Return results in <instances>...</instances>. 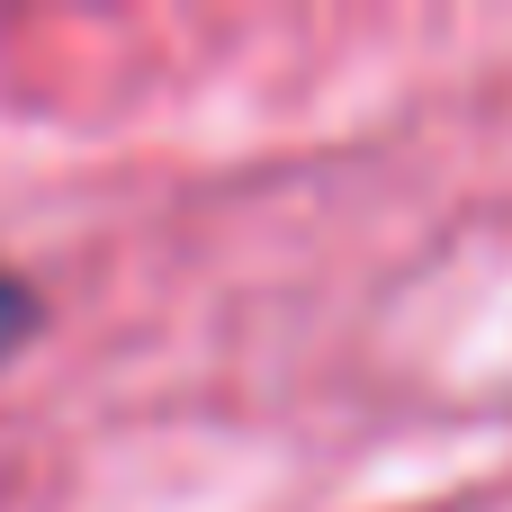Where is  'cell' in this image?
I'll list each match as a JSON object with an SVG mask.
<instances>
[{
	"mask_svg": "<svg viewBox=\"0 0 512 512\" xmlns=\"http://www.w3.org/2000/svg\"><path fill=\"white\" fill-rule=\"evenodd\" d=\"M36 324H45V306H36V288H27L18 270H0V360H9V351H18V342H27Z\"/></svg>",
	"mask_w": 512,
	"mask_h": 512,
	"instance_id": "1",
	"label": "cell"
}]
</instances>
